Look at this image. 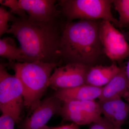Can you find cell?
<instances>
[{"label": "cell", "instance_id": "22", "mask_svg": "<svg viewBox=\"0 0 129 129\" xmlns=\"http://www.w3.org/2000/svg\"><path fill=\"white\" fill-rule=\"evenodd\" d=\"M126 39L129 41V33L128 32H124L123 33ZM125 72H126V75H127V78L129 82V55L128 56V61L127 62V65L125 66Z\"/></svg>", "mask_w": 129, "mask_h": 129}, {"label": "cell", "instance_id": "4", "mask_svg": "<svg viewBox=\"0 0 129 129\" xmlns=\"http://www.w3.org/2000/svg\"><path fill=\"white\" fill-rule=\"evenodd\" d=\"M113 0H61L62 16L67 22L75 19L80 20L109 21L119 27L118 20L114 17L111 7Z\"/></svg>", "mask_w": 129, "mask_h": 129}, {"label": "cell", "instance_id": "3", "mask_svg": "<svg viewBox=\"0 0 129 129\" xmlns=\"http://www.w3.org/2000/svg\"><path fill=\"white\" fill-rule=\"evenodd\" d=\"M23 89L24 106L31 113L39 106L48 86L52 73L60 63L36 61L31 62H9Z\"/></svg>", "mask_w": 129, "mask_h": 129}, {"label": "cell", "instance_id": "21", "mask_svg": "<svg viewBox=\"0 0 129 129\" xmlns=\"http://www.w3.org/2000/svg\"><path fill=\"white\" fill-rule=\"evenodd\" d=\"M53 129H79V128L78 125L73 123L71 124L66 125L58 127H53Z\"/></svg>", "mask_w": 129, "mask_h": 129}, {"label": "cell", "instance_id": "9", "mask_svg": "<svg viewBox=\"0 0 129 129\" xmlns=\"http://www.w3.org/2000/svg\"><path fill=\"white\" fill-rule=\"evenodd\" d=\"M63 102L53 95L41 101L39 106L21 123V129H39L46 125L52 117L60 112Z\"/></svg>", "mask_w": 129, "mask_h": 129}, {"label": "cell", "instance_id": "26", "mask_svg": "<svg viewBox=\"0 0 129 129\" xmlns=\"http://www.w3.org/2000/svg\"></svg>", "mask_w": 129, "mask_h": 129}, {"label": "cell", "instance_id": "24", "mask_svg": "<svg viewBox=\"0 0 129 129\" xmlns=\"http://www.w3.org/2000/svg\"><path fill=\"white\" fill-rule=\"evenodd\" d=\"M53 127H49V126H44V127H42V128H40L39 129H53Z\"/></svg>", "mask_w": 129, "mask_h": 129}, {"label": "cell", "instance_id": "16", "mask_svg": "<svg viewBox=\"0 0 129 129\" xmlns=\"http://www.w3.org/2000/svg\"><path fill=\"white\" fill-rule=\"evenodd\" d=\"M113 4L119 14V27H129V0H113Z\"/></svg>", "mask_w": 129, "mask_h": 129}, {"label": "cell", "instance_id": "18", "mask_svg": "<svg viewBox=\"0 0 129 129\" xmlns=\"http://www.w3.org/2000/svg\"><path fill=\"white\" fill-rule=\"evenodd\" d=\"M11 13L5 8L0 7V36L7 33L10 28L8 22L11 20Z\"/></svg>", "mask_w": 129, "mask_h": 129}, {"label": "cell", "instance_id": "19", "mask_svg": "<svg viewBox=\"0 0 129 129\" xmlns=\"http://www.w3.org/2000/svg\"><path fill=\"white\" fill-rule=\"evenodd\" d=\"M114 126L104 117L91 124L89 129H114Z\"/></svg>", "mask_w": 129, "mask_h": 129}, {"label": "cell", "instance_id": "13", "mask_svg": "<svg viewBox=\"0 0 129 129\" xmlns=\"http://www.w3.org/2000/svg\"><path fill=\"white\" fill-rule=\"evenodd\" d=\"M120 68V71L118 74L103 87L99 101L121 99L126 92L129 91V82L125 72V66Z\"/></svg>", "mask_w": 129, "mask_h": 129}, {"label": "cell", "instance_id": "25", "mask_svg": "<svg viewBox=\"0 0 129 129\" xmlns=\"http://www.w3.org/2000/svg\"><path fill=\"white\" fill-rule=\"evenodd\" d=\"M114 129H121V128H115Z\"/></svg>", "mask_w": 129, "mask_h": 129}, {"label": "cell", "instance_id": "2", "mask_svg": "<svg viewBox=\"0 0 129 129\" xmlns=\"http://www.w3.org/2000/svg\"><path fill=\"white\" fill-rule=\"evenodd\" d=\"M100 21L66 22L61 39L62 62L93 66L103 52L99 35Z\"/></svg>", "mask_w": 129, "mask_h": 129}, {"label": "cell", "instance_id": "12", "mask_svg": "<svg viewBox=\"0 0 129 129\" xmlns=\"http://www.w3.org/2000/svg\"><path fill=\"white\" fill-rule=\"evenodd\" d=\"M102 88L85 84L74 88L58 90L53 95L62 102L92 101L99 98Z\"/></svg>", "mask_w": 129, "mask_h": 129}, {"label": "cell", "instance_id": "17", "mask_svg": "<svg viewBox=\"0 0 129 129\" xmlns=\"http://www.w3.org/2000/svg\"><path fill=\"white\" fill-rule=\"evenodd\" d=\"M0 3L3 6L9 8L12 14H17L21 18H28L26 12L21 8L18 0H1Z\"/></svg>", "mask_w": 129, "mask_h": 129}, {"label": "cell", "instance_id": "15", "mask_svg": "<svg viewBox=\"0 0 129 129\" xmlns=\"http://www.w3.org/2000/svg\"><path fill=\"white\" fill-rule=\"evenodd\" d=\"M0 56L6 58L9 62L16 60L18 62H24L25 56L21 47H18L14 40L11 37H5L0 40Z\"/></svg>", "mask_w": 129, "mask_h": 129}, {"label": "cell", "instance_id": "6", "mask_svg": "<svg viewBox=\"0 0 129 129\" xmlns=\"http://www.w3.org/2000/svg\"><path fill=\"white\" fill-rule=\"evenodd\" d=\"M99 35L103 52L112 61L121 62L129 55V44L124 35L111 22L100 21Z\"/></svg>", "mask_w": 129, "mask_h": 129}, {"label": "cell", "instance_id": "1", "mask_svg": "<svg viewBox=\"0 0 129 129\" xmlns=\"http://www.w3.org/2000/svg\"><path fill=\"white\" fill-rule=\"evenodd\" d=\"M10 21L12 24L7 33L18 40L25 55L24 62L39 61L61 64V39L66 21L61 18L36 22L16 17L11 13Z\"/></svg>", "mask_w": 129, "mask_h": 129}, {"label": "cell", "instance_id": "10", "mask_svg": "<svg viewBox=\"0 0 129 129\" xmlns=\"http://www.w3.org/2000/svg\"><path fill=\"white\" fill-rule=\"evenodd\" d=\"M21 8L28 14V19L36 22H47L61 18L55 0H19Z\"/></svg>", "mask_w": 129, "mask_h": 129}, {"label": "cell", "instance_id": "11", "mask_svg": "<svg viewBox=\"0 0 129 129\" xmlns=\"http://www.w3.org/2000/svg\"><path fill=\"white\" fill-rule=\"evenodd\" d=\"M104 117L116 128H120L129 116V103L122 99L98 102Z\"/></svg>", "mask_w": 129, "mask_h": 129}, {"label": "cell", "instance_id": "7", "mask_svg": "<svg viewBox=\"0 0 129 129\" xmlns=\"http://www.w3.org/2000/svg\"><path fill=\"white\" fill-rule=\"evenodd\" d=\"M59 114L78 125L91 124L102 118L100 106L95 100L63 102Z\"/></svg>", "mask_w": 129, "mask_h": 129}, {"label": "cell", "instance_id": "20", "mask_svg": "<svg viewBox=\"0 0 129 129\" xmlns=\"http://www.w3.org/2000/svg\"><path fill=\"white\" fill-rule=\"evenodd\" d=\"M16 123L11 116L2 114L0 117V129H14Z\"/></svg>", "mask_w": 129, "mask_h": 129}, {"label": "cell", "instance_id": "14", "mask_svg": "<svg viewBox=\"0 0 129 129\" xmlns=\"http://www.w3.org/2000/svg\"><path fill=\"white\" fill-rule=\"evenodd\" d=\"M121 70L115 63L109 66L96 65L91 66L88 70L86 76L85 84L97 87L105 86Z\"/></svg>", "mask_w": 129, "mask_h": 129}, {"label": "cell", "instance_id": "23", "mask_svg": "<svg viewBox=\"0 0 129 129\" xmlns=\"http://www.w3.org/2000/svg\"><path fill=\"white\" fill-rule=\"evenodd\" d=\"M125 99V101H127V102L129 103V91L126 92L125 94L124 95L123 97Z\"/></svg>", "mask_w": 129, "mask_h": 129}, {"label": "cell", "instance_id": "8", "mask_svg": "<svg viewBox=\"0 0 129 129\" xmlns=\"http://www.w3.org/2000/svg\"><path fill=\"white\" fill-rule=\"evenodd\" d=\"M90 67L79 63H68L56 67L50 78V86L56 91L85 84Z\"/></svg>", "mask_w": 129, "mask_h": 129}, {"label": "cell", "instance_id": "5", "mask_svg": "<svg viewBox=\"0 0 129 129\" xmlns=\"http://www.w3.org/2000/svg\"><path fill=\"white\" fill-rule=\"evenodd\" d=\"M7 66L0 64V109L18 123L24 106L23 88L18 78L8 72Z\"/></svg>", "mask_w": 129, "mask_h": 129}]
</instances>
